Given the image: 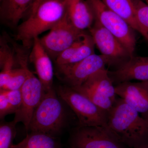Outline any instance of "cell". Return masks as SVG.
I'll list each match as a JSON object with an SVG mask.
<instances>
[{"label":"cell","instance_id":"cell-9","mask_svg":"<svg viewBox=\"0 0 148 148\" xmlns=\"http://www.w3.org/2000/svg\"><path fill=\"white\" fill-rule=\"evenodd\" d=\"M71 148H126L107 127L77 125L69 139Z\"/></svg>","mask_w":148,"mask_h":148},{"label":"cell","instance_id":"cell-14","mask_svg":"<svg viewBox=\"0 0 148 148\" xmlns=\"http://www.w3.org/2000/svg\"><path fill=\"white\" fill-rule=\"evenodd\" d=\"M29 59L34 65L36 73L45 92L51 90L53 87L51 58L42 45L38 37L34 40Z\"/></svg>","mask_w":148,"mask_h":148},{"label":"cell","instance_id":"cell-27","mask_svg":"<svg viewBox=\"0 0 148 148\" xmlns=\"http://www.w3.org/2000/svg\"><path fill=\"white\" fill-rule=\"evenodd\" d=\"M145 1L146 3H147V5H148V0H145Z\"/></svg>","mask_w":148,"mask_h":148},{"label":"cell","instance_id":"cell-16","mask_svg":"<svg viewBox=\"0 0 148 148\" xmlns=\"http://www.w3.org/2000/svg\"><path fill=\"white\" fill-rule=\"evenodd\" d=\"M35 0H1L2 22L11 28H17L19 21L29 14Z\"/></svg>","mask_w":148,"mask_h":148},{"label":"cell","instance_id":"cell-26","mask_svg":"<svg viewBox=\"0 0 148 148\" xmlns=\"http://www.w3.org/2000/svg\"><path fill=\"white\" fill-rule=\"evenodd\" d=\"M135 148H148V143H146V144L142 145L138 147Z\"/></svg>","mask_w":148,"mask_h":148},{"label":"cell","instance_id":"cell-12","mask_svg":"<svg viewBox=\"0 0 148 148\" xmlns=\"http://www.w3.org/2000/svg\"><path fill=\"white\" fill-rule=\"evenodd\" d=\"M117 95L148 119V81L126 82L115 86Z\"/></svg>","mask_w":148,"mask_h":148},{"label":"cell","instance_id":"cell-2","mask_svg":"<svg viewBox=\"0 0 148 148\" xmlns=\"http://www.w3.org/2000/svg\"><path fill=\"white\" fill-rule=\"evenodd\" d=\"M66 13L65 0H45L16 28V39L30 48L39 35L50 30Z\"/></svg>","mask_w":148,"mask_h":148},{"label":"cell","instance_id":"cell-23","mask_svg":"<svg viewBox=\"0 0 148 148\" xmlns=\"http://www.w3.org/2000/svg\"><path fill=\"white\" fill-rule=\"evenodd\" d=\"M8 99L13 113L18 110L21 106L22 96L21 90H4Z\"/></svg>","mask_w":148,"mask_h":148},{"label":"cell","instance_id":"cell-22","mask_svg":"<svg viewBox=\"0 0 148 148\" xmlns=\"http://www.w3.org/2000/svg\"><path fill=\"white\" fill-rule=\"evenodd\" d=\"M16 123L14 121L2 122L0 125V148H11L16 135Z\"/></svg>","mask_w":148,"mask_h":148},{"label":"cell","instance_id":"cell-15","mask_svg":"<svg viewBox=\"0 0 148 148\" xmlns=\"http://www.w3.org/2000/svg\"><path fill=\"white\" fill-rule=\"evenodd\" d=\"M95 45L89 33L84 32L82 38L63 51L55 61L56 66L75 64L95 53Z\"/></svg>","mask_w":148,"mask_h":148},{"label":"cell","instance_id":"cell-13","mask_svg":"<svg viewBox=\"0 0 148 148\" xmlns=\"http://www.w3.org/2000/svg\"><path fill=\"white\" fill-rule=\"evenodd\" d=\"M108 73L114 86L134 80L148 81V56H132Z\"/></svg>","mask_w":148,"mask_h":148},{"label":"cell","instance_id":"cell-24","mask_svg":"<svg viewBox=\"0 0 148 148\" xmlns=\"http://www.w3.org/2000/svg\"><path fill=\"white\" fill-rule=\"evenodd\" d=\"M13 113L8 99L4 90H0V118L3 120L9 114Z\"/></svg>","mask_w":148,"mask_h":148},{"label":"cell","instance_id":"cell-6","mask_svg":"<svg viewBox=\"0 0 148 148\" xmlns=\"http://www.w3.org/2000/svg\"><path fill=\"white\" fill-rule=\"evenodd\" d=\"M115 63L108 56L94 53L82 61L70 65L56 66V75L66 85L73 88L81 85L93 74Z\"/></svg>","mask_w":148,"mask_h":148},{"label":"cell","instance_id":"cell-21","mask_svg":"<svg viewBox=\"0 0 148 148\" xmlns=\"http://www.w3.org/2000/svg\"><path fill=\"white\" fill-rule=\"evenodd\" d=\"M140 33L148 41V5L142 0H132Z\"/></svg>","mask_w":148,"mask_h":148},{"label":"cell","instance_id":"cell-25","mask_svg":"<svg viewBox=\"0 0 148 148\" xmlns=\"http://www.w3.org/2000/svg\"><path fill=\"white\" fill-rule=\"evenodd\" d=\"M45 1V0H35V2L34 3V5H33L32 9H31V11H30V13H29V16L30 14L33 13V12L35 11L36 9L38 7V6L42 2V1Z\"/></svg>","mask_w":148,"mask_h":148},{"label":"cell","instance_id":"cell-5","mask_svg":"<svg viewBox=\"0 0 148 148\" xmlns=\"http://www.w3.org/2000/svg\"><path fill=\"white\" fill-rule=\"evenodd\" d=\"M95 16L103 27L117 38L131 57L134 56L136 45L134 30L125 20L109 8L102 0H87Z\"/></svg>","mask_w":148,"mask_h":148},{"label":"cell","instance_id":"cell-3","mask_svg":"<svg viewBox=\"0 0 148 148\" xmlns=\"http://www.w3.org/2000/svg\"><path fill=\"white\" fill-rule=\"evenodd\" d=\"M63 102L54 88L45 92L34 112L29 131L58 137L70 122V115Z\"/></svg>","mask_w":148,"mask_h":148},{"label":"cell","instance_id":"cell-11","mask_svg":"<svg viewBox=\"0 0 148 148\" xmlns=\"http://www.w3.org/2000/svg\"><path fill=\"white\" fill-rule=\"evenodd\" d=\"M88 31L95 46L102 55L112 58L115 63L123 60L125 62L131 58L129 52L117 38L98 21H95Z\"/></svg>","mask_w":148,"mask_h":148},{"label":"cell","instance_id":"cell-18","mask_svg":"<svg viewBox=\"0 0 148 148\" xmlns=\"http://www.w3.org/2000/svg\"><path fill=\"white\" fill-rule=\"evenodd\" d=\"M11 148H62L58 137L42 132H31L21 142Z\"/></svg>","mask_w":148,"mask_h":148},{"label":"cell","instance_id":"cell-10","mask_svg":"<svg viewBox=\"0 0 148 148\" xmlns=\"http://www.w3.org/2000/svg\"><path fill=\"white\" fill-rule=\"evenodd\" d=\"M22 101L21 106L15 113L14 121L16 123L21 122L29 131V125L37 107L45 93L39 79L29 71L27 79L21 89Z\"/></svg>","mask_w":148,"mask_h":148},{"label":"cell","instance_id":"cell-1","mask_svg":"<svg viewBox=\"0 0 148 148\" xmlns=\"http://www.w3.org/2000/svg\"><path fill=\"white\" fill-rule=\"evenodd\" d=\"M107 128L119 142L130 148L148 143V119L121 98L108 112Z\"/></svg>","mask_w":148,"mask_h":148},{"label":"cell","instance_id":"cell-19","mask_svg":"<svg viewBox=\"0 0 148 148\" xmlns=\"http://www.w3.org/2000/svg\"><path fill=\"white\" fill-rule=\"evenodd\" d=\"M115 13L125 20L134 31L139 29L135 18V10L132 0H102Z\"/></svg>","mask_w":148,"mask_h":148},{"label":"cell","instance_id":"cell-20","mask_svg":"<svg viewBox=\"0 0 148 148\" xmlns=\"http://www.w3.org/2000/svg\"><path fill=\"white\" fill-rule=\"evenodd\" d=\"M3 71L7 73L8 77L4 87L0 90H10L21 89L27 79L30 70L27 64L18 68Z\"/></svg>","mask_w":148,"mask_h":148},{"label":"cell","instance_id":"cell-8","mask_svg":"<svg viewBox=\"0 0 148 148\" xmlns=\"http://www.w3.org/2000/svg\"><path fill=\"white\" fill-rule=\"evenodd\" d=\"M49 33L40 38L44 48L54 61L66 49L82 38L85 32L76 29L66 15L51 29Z\"/></svg>","mask_w":148,"mask_h":148},{"label":"cell","instance_id":"cell-17","mask_svg":"<svg viewBox=\"0 0 148 148\" xmlns=\"http://www.w3.org/2000/svg\"><path fill=\"white\" fill-rule=\"evenodd\" d=\"M65 1L67 15L74 27L82 32L89 30L95 21V16L87 0Z\"/></svg>","mask_w":148,"mask_h":148},{"label":"cell","instance_id":"cell-7","mask_svg":"<svg viewBox=\"0 0 148 148\" xmlns=\"http://www.w3.org/2000/svg\"><path fill=\"white\" fill-rule=\"evenodd\" d=\"M108 71L106 68L100 70L81 85L71 88L87 97L96 106L108 112L117 98L114 85Z\"/></svg>","mask_w":148,"mask_h":148},{"label":"cell","instance_id":"cell-4","mask_svg":"<svg viewBox=\"0 0 148 148\" xmlns=\"http://www.w3.org/2000/svg\"><path fill=\"white\" fill-rule=\"evenodd\" d=\"M56 91L77 116L78 125L107 127L108 111L96 106L87 97L66 85L58 86Z\"/></svg>","mask_w":148,"mask_h":148}]
</instances>
